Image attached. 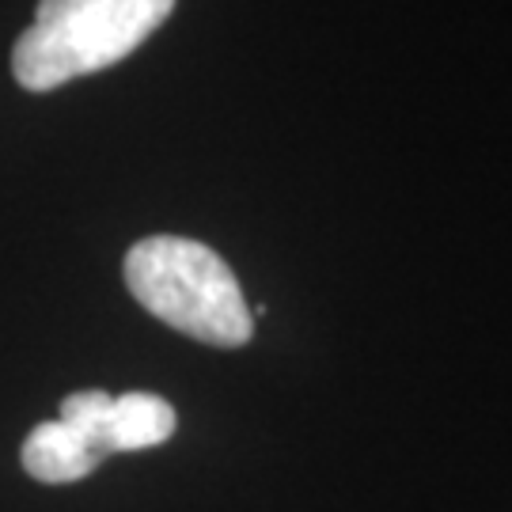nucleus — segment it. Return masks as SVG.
<instances>
[{"label":"nucleus","instance_id":"f03ea898","mask_svg":"<svg viewBox=\"0 0 512 512\" xmlns=\"http://www.w3.org/2000/svg\"><path fill=\"white\" fill-rule=\"evenodd\" d=\"M175 0H38L35 23L12 46V73L27 92H54L76 76L126 61Z\"/></svg>","mask_w":512,"mask_h":512},{"label":"nucleus","instance_id":"39448f33","mask_svg":"<svg viewBox=\"0 0 512 512\" xmlns=\"http://www.w3.org/2000/svg\"><path fill=\"white\" fill-rule=\"evenodd\" d=\"M110 410H114V395H107V391H76V395H69V399L61 403V421L73 425L76 433H84L95 448H103L110 456V448H107Z\"/></svg>","mask_w":512,"mask_h":512},{"label":"nucleus","instance_id":"7ed1b4c3","mask_svg":"<svg viewBox=\"0 0 512 512\" xmlns=\"http://www.w3.org/2000/svg\"><path fill=\"white\" fill-rule=\"evenodd\" d=\"M23 471L46 486H61V482H80L88 478L107 459L103 448H95L84 433H76L73 425H65L61 418L42 421L35 425L27 440H23Z\"/></svg>","mask_w":512,"mask_h":512},{"label":"nucleus","instance_id":"f257e3e1","mask_svg":"<svg viewBox=\"0 0 512 512\" xmlns=\"http://www.w3.org/2000/svg\"><path fill=\"white\" fill-rule=\"evenodd\" d=\"M126 285L160 323L205 346L236 349L255 334V315L232 266L198 239L148 236L133 243L126 255Z\"/></svg>","mask_w":512,"mask_h":512},{"label":"nucleus","instance_id":"20e7f679","mask_svg":"<svg viewBox=\"0 0 512 512\" xmlns=\"http://www.w3.org/2000/svg\"><path fill=\"white\" fill-rule=\"evenodd\" d=\"M171 433H175V410L160 395H148V391L114 395V410H110V425H107L110 452L156 448Z\"/></svg>","mask_w":512,"mask_h":512}]
</instances>
